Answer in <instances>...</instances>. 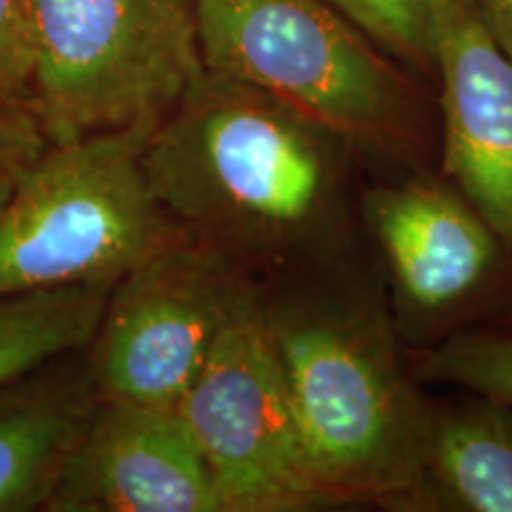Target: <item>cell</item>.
<instances>
[{
    "label": "cell",
    "mask_w": 512,
    "mask_h": 512,
    "mask_svg": "<svg viewBox=\"0 0 512 512\" xmlns=\"http://www.w3.org/2000/svg\"><path fill=\"white\" fill-rule=\"evenodd\" d=\"M204 67L342 136L375 176L439 169V98L325 0H195Z\"/></svg>",
    "instance_id": "cell-3"
},
{
    "label": "cell",
    "mask_w": 512,
    "mask_h": 512,
    "mask_svg": "<svg viewBox=\"0 0 512 512\" xmlns=\"http://www.w3.org/2000/svg\"><path fill=\"white\" fill-rule=\"evenodd\" d=\"M31 69L27 0H0V95L29 100Z\"/></svg>",
    "instance_id": "cell-17"
},
{
    "label": "cell",
    "mask_w": 512,
    "mask_h": 512,
    "mask_svg": "<svg viewBox=\"0 0 512 512\" xmlns=\"http://www.w3.org/2000/svg\"><path fill=\"white\" fill-rule=\"evenodd\" d=\"M150 131L53 143L0 209V297L57 287L114 285L190 240L147 183Z\"/></svg>",
    "instance_id": "cell-4"
},
{
    "label": "cell",
    "mask_w": 512,
    "mask_h": 512,
    "mask_svg": "<svg viewBox=\"0 0 512 512\" xmlns=\"http://www.w3.org/2000/svg\"><path fill=\"white\" fill-rule=\"evenodd\" d=\"M29 100L53 143L152 131L207 72L195 0H27Z\"/></svg>",
    "instance_id": "cell-5"
},
{
    "label": "cell",
    "mask_w": 512,
    "mask_h": 512,
    "mask_svg": "<svg viewBox=\"0 0 512 512\" xmlns=\"http://www.w3.org/2000/svg\"><path fill=\"white\" fill-rule=\"evenodd\" d=\"M46 510L221 512V503L181 413L100 403Z\"/></svg>",
    "instance_id": "cell-10"
},
{
    "label": "cell",
    "mask_w": 512,
    "mask_h": 512,
    "mask_svg": "<svg viewBox=\"0 0 512 512\" xmlns=\"http://www.w3.org/2000/svg\"><path fill=\"white\" fill-rule=\"evenodd\" d=\"M5 98H8V95H5Z\"/></svg>",
    "instance_id": "cell-19"
},
{
    "label": "cell",
    "mask_w": 512,
    "mask_h": 512,
    "mask_svg": "<svg viewBox=\"0 0 512 512\" xmlns=\"http://www.w3.org/2000/svg\"><path fill=\"white\" fill-rule=\"evenodd\" d=\"M482 27L512 60V0H465Z\"/></svg>",
    "instance_id": "cell-18"
},
{
    "label": "cell",
    "mask_w": 512,
    "mask_h": 512,
    "mask_svg": "<svg viewBox=\"0 0 512 512\" xmlns=\"http://www.w3.org/2000/svg\"><path fill=\"white\" fill-rule=\"evenodd\" d=\"M110 290L81 285L0 297V387L88 349Z\"/></svg>",
    "instance_id": "cell-13"
},
{
    "label": "cell",
    "mask_w": 512,
    "mask_h": 512,
    "mask_svg": "<svg viewBox=\"0 0 512 512\" xmlns=\"http://www.w3.org/2000/svg\"><path fill=\"white\" fill-rule=\"evenodd\" d=\"M266 304L318 505L418 510L430 396L377 266Z\"/></svg>",
    "instance_id": "cell-2"
},
{
    "label": "cell",
    "mask_w": 512,
    "mask_h": 512,
    "mask_svg": "<svg viewBox=\"0 0 512 512\" xmlns=\"http://www.w3.org/2000/svg\"><path fill=\"white\" fill-rule=\"evenodd\" d=\"M64 358L0 387V512L46 510L98 413L88 366Z\"/></svg>",
    "instance_id": "cell-11"
},
{
    "label": "cell",
    "mask_w": 512,
    "mask_h": 512,
    "mask_svg": "<svg viewBox=\"0 0 512 512\" xmlns=\"http://www.w3.org/2000/svg\"><path fill=\"white\" fill-rule=\"evenodd\" d=\"M247 287L192 240L128 271L112 285L88 344L100 403L178 411Z\"/></svg>",
    "instance_id": "cell-8"
},
{
    "label": "cell",
    "mask_w": 512,
    "mask_h": 512,
    "mask_svg": "<svg viewBox=\"0 0 512 512\" xmlns=\"http://www.w3.org/2000/svg\"><path fill=\"white\" fill-rule=\"evenodd\" d=\"M140 162L176 226L259 292L375 266L361 211L370 166L259 88L207 69L147 133Z\"/></svg>",
    "instance_id": "cell-1"
},
{
    "label": "cell",
    "mask_w": 512,
    "mask_h": 512,
    "mask_svg": "<svg viewBox=\"0 0 512 512\" xmlns=\"http://www.w3.org/2000/svg\"><path fill=\"white\" fill-rule=\"evenodd\" d=\"M439 171L512 249V60L465 0H439Z\"/></svg>",
    "instance_id": "cell-9"
},
{
    "label": "cell",
    "mask_w": 512,
    "mask_h": 512,
    "mask_svg": "<svg viewBox=\"0 0 512 512\" xmlns=\"http://www.w3.org/2000/svg\"><path fill=\"white\" fill-rule=\"evenodd\" d=\"M178 413L200 446L221 512L318 508L264 292L247 287L235 299Z\"/></svg>",
    "instance_id": "cell-7"
},
{
    "label": "cell",
    "mask_w": 512,
    "mask_h": 512,
    "mask_svg": "<svg viewBox=\"0 0 512 512\" xmlns=\"http://www.w3.org/2000/svg\"><path fill=\"white\" fill-rule=\"evenodd\" d=\"M53 145L34 105L0 95V209Z\"/></svg>",
    "instance_id": "cell-16"
},
{
    "label": "cell",
    "mask_w": 512,
    "mask_h": 512,
    "mask_svg": "<svg viewBox=\"0 0 512 512\" xmlns=\"http://www.w3.org/2000/svg\"><path fill=\"white\" fill-rule=\"evenodd\" d=\"M418 510L512 512V408L465 392L430 399Z\"/></svg>",
    "instance_id": "cell-12"
},
{
    "label": "cell",
    "mask_w": 512,
    "mask_h": 512,
    "mask_svg": "<svg viewBox=\"0 0 512 512\" xmlns=\"http://www.w3.org/2000/svg\"><path fill=\"white\" fill-rule=\"evenodd\" d=\"M408 356L420 384H448L512 408V328L465 332Z\"/></svg>",
    "instance_id": "cell-14"
},
{
    "label": "cell",
    "mask_w": 512,
    "mask_h": 512,
    "mask_svg": "<svg viewBox=\"0 0 512 512\" xmlns=\"http://www.w3.org/2000/svg\"><path fill=\"white\" fill-rule=\"evenodd\" d=\"M361 211L389 316L408 349L512 328V249L439 169L373 176Z\"/></svg>",
    "instance_id": "cell-6"
},
{
    "label": "cell",
    "mask_w": 512,
    "mask_h": 512,
    "mask_svg": "<svg viewBox=\"0 0 512 512\" xmlns=\"http://www.w3.org/2000/svg\"><path fill=\"white\" fill-rule=\"evenodd\" d=\"M411 72L434 76L439 0H325Z\"/></svg>",
    "instance_id": "cell-15"
}]
</instances>
